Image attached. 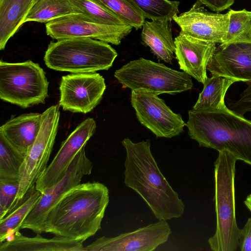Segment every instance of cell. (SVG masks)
Segmentation results:
<instances>
[{
    "mask_svg": "<svg viewBox=\"0 0 251 251\" xmlns=\"http://www.w3.org/2000/svg\"><path fill=\"white\" fill-rule=\"evenodd\" d=\"M109 190L97 182L80 183L66 192L48 214L44 231L84 242L101 228Z\"/></svg>",
    "mask_w": 251,
    "mask_h": 251,
    "instance_id": "6da1fadb",
    "label": "cell"
},
{
    "mask_svg": "<svg viewBox=\"0 0 251 251\" xmlns=\"http://www.w3.org/2000/svg\"><path fill=\"white\" fill-rule=\"evenodd\" d=\"M24 159L0 137V178L19 180Z\"/></svg>",
    "mask_w": 251,
    "mask_h": 251,
    "instance_id": "83f0119b",
    "label": "cell"
},
{
    "mask_svg": "<svg viewBox=\"0 0 251 251\" xmlns=\"http://www.w3.org/2000/svg\"><path fill=\"white\" fill-rule=\"evenodd\" d=\"M85 147L76 155L62 179L42 194L40 200L24 221L20 229H28L36 234L45 232L46 218L54 205L66 192L81 183L85 176L91 174L93 165L86 156Z\"/></svg>",
    "mask_w": 251,
    "mask_h": 251,
    "instance_id": "9c48e42d",
    "label": "cell"
},
{
    "mask_svg": "<svg viewBox=\"0 0 251 251\" xmlns=\"http://www.w3.org/2000/svg\"><path fill=\"white\" fill-rule=\"evenodd\" d=\"M41 114L30 113L9 119L0 127V137L25 157L41 126Z\"/></svg>",
    "mask_w": 251,
    "mask_h": 251,
    "instance_id": "ac0fdd59",
    "label": "cell"
},
{
    "mask_svg": "<svg viewBox=\"0 0 251 251\" xmlns=\"http://www.w3.org/2000/svg\"><path fill=\"white\" fill-rule=\"evenodd\" d=\"M212 75L251 81V58L239 43H222L216 48L207 65Z\"/></svg>",
    "mask_w": 251,
    "mask_h": 251,
    "instance_id": "e0dca14e",
    "label": "cell"
},
{
    "mask_svg": "<svg viewBox=\"0 0 251 251\" xmlns=\"http://www.w3.org/2000/svg\"><path fill=\"white\" fill-rule=\"evenodd\" d=\"M80 14L71 0H34L25 20L47 23L69 15Z\"/></svg>",
    "mask_w": 251,
    "mask_h": 251,
    "instance_id": "cb8c5ba5",
    "label": "cell"
},
{
    "mask_svg": "<svg viewBox=\"0 0 251 251\" xmlns=\"http://www.w3.org/2000/svg\"><path fill=\"white\" fill-rule=\"evenodd\" d=\"M126 151L124 182L145 201L158 220L180 217L185 205L160 171L151 151L150 140L122 141Z\"/></svg>",
    "mask_w": 251,
    "mask_h": 251,
    "instance_id": "7a4b0ae2",
    "label": "cell"
},
{
    "mask_svg": "<svg viewBox=\"0 0 251 251\" xmlns=\"http://www.w3.org/2000/svg\"><path fill=\"white\" fill-rule=\"evenodd\" d=\"M214 163V197L216 228L208 240L214 251H235L239 245L240 228L236 218L235 175L237 161L224 150Z\"/></svg>",
    "mask_w": 251,
    "mask_h": 251,
    "instance_id": "277c9868",
    "label": "cell"
},
{
    "mask_svg": "<svg viewBox=\"0 0 251 251\" xmlns=\"http://www.w3.org/2000/svg\"><path fill=\"white\" fill-rule=\"evenodd\" d=\"M244 202L247 208L251 213V193L247 196Z\"/></svg>",
    "mask_w": 251,
    "mask_h": 251,
    "instance_id": "e575fe53",
    "label": "cell"
},
{
    "mask_svg": "<svg viewBox=\"0 0 251 251\" xmlns=\"http://www.w3.org/2000/svg\"><path fill=\"white\" fill-rule=\"evenodd\" d=\"M49 82L40 66L31 60L0 61V98L24 108L45 103Z\"/></svg>",
    "mask_w": 251,
    "mask_h": 251,
    "instance_id": "52a82bcc",
    "label": "cell"
},
{
    "mask_svg": "<svg viewBox=\"0 0 251 251\" xmlns=\"http://www.w3.org/2000/svg\"><path fill=\"white\" fill-rule=\"evenodd\" d=\"M42 196L35 185L25 194L21 202L4 218L0 220V243L6 240L11 235L19 231L27 216Z\"/></svg>",
    "mask_w": 251,
    "mask_h": 251,
    "instance_id": "603a6c76",
    "label": "cell"
},
{
    "mask_svg": "<svg viewBox=\"0 0 251 251\" xmlns=\"http://www.w3.org/2000/svg\"><path fill=\"white\" fill-rule=\"evenodd\" d=\"M229 25L223 43L251 42V11L230 9Z\"/></svg>",
    "mask_w": 251,
    "mask_h": 251,
    "instance_id": "4316f807",
    "label": "cell"
},
{
    "mask_svg": "<svg viewBox=\"0 0 251 251\" xmlns=\"http://www.w3.org/2000/svg\"><path fill=\"white\" fill-rule=\"evenodd\" d=\"M19 187L18 179L0 178V220L12 210Z\"/></svg>",
    "mask_w": 251,
    "mask_h": 251,
    "instance_id": "f546056e",
    "label": "cell"
},
{
    "mask_svg": "<svg viewBox=\"0 0 251 251\" xmlns=\"http://www.w3.org/2000/svg\"><path fill=\"white\" fill-rule=\"evenodd\" d=\"M59 106V104L52 105L41 114L38 133L26 154L21 168L19 190L10 212L21 202L25 194L35 185L37 180L48 166L58 129Z\"/></svg>",
    "mask_w": 251,
    "mask_h": 251,
    "instance_id": "ba28073f",
    "label": "cell"
},
{
    "mask_svg": "<svg viewBox=\"0 0 251 251\" xmlns=\"http://www.w3.org/2000/svg\"><path fill=\"white\" fill-rule=\"evenodd\" d=\"M210 10L219 13L229 8L234 0H198Z\"/></svg>",
    "mask_w": 251,
    "mask_h": 251,
    "instance_id": "d6a6232c",
    "label": "cell"
},
{
    "mask_svg": "<svg viewBox=\"0 0 251 251\" xmlns=\"http://www.w3.org/2000/svg\"><path fill=\"white\" fill-rule=\"evenodd\" d=\"M126 25L136 29L145 21L142 15L127 0H98Z\"/></svg>",
    "mask_w": 251,
    "mask_h": 251,
    "instance_id": "f1b7e54d",
    "label": "cell"
},
{
    "mask_svg": "<svg viewBox=\"0 0 251 251\" xmlns=\"http://www.w3.org/2000/svg\"><path fill=\"white\" fill-rule=\"evenodd\" d=\"M251 58V42L238 43Z\"/></svg>",
    "mask_w": 251,
    "mask_h": 251,
    "instance_id": "836d02e7",
    "label": "cell"
},
{
    "mask_svg": "<svg viewBox=\"0 0 251 251\" xmlns=\"http://www.w3.org/2000/svg\"><path fill=\"white\" fill-rule=\"evenodd\" d=\"M245 82L247 87L240 94V98L229 105L232 108L231 110L242 116L247 112L251 111V81Z\"/></svg>",
    "mask_w": 251,
    "mask_h": 251,
    "instance_id": "4dcf8cb0",
    "label": "cell"
},
{
    "mask_svg": "<svg viewBox=\"0 0 251 251\" xmlns=\"http://www.w3.org/2000/svg\"><path fill=\"white\" fill-rule=\"evenodd\" d=\"M236 82L234 79L212 75L207 77L203 88L193 107L197 111H216L225 109V97L230 86Z\"/></svg>",
    "mask_w": 251,
    "mask_h": 251,
    "instance_id": "7402d4cb",
    "label": "cell"
},
{
    "mask_svg": "<svg viewBox=\"0 0 251 251\" xmlns=\"http://www.w3.org/2000/svg\"><path fill=\"white\" fill-rule=\"evenodd\" d=\"M189 137L199 146L218 151L226 150L251 165V121L227 107L216 111L188 112Z\"/></svg>",
    "mask_w": 251,
    "mask_h": 251,
    "instance_id": "3957f363",
    "label": "cell"
},
{
    "mask_svg": "<svg viewBox=\"0 0 251 251\" xmlns=\"http://www.w3.org/2000/svg\"><path fill=\"white\" fill-rule=\"evenodd\" d=\"M146 19L173 20L179 13V1L170 0H127Z\"/></svg>",
    "mask_w": 251,
    "mask_h": 251,
    "instance_id": "484cf974",
    "label": "cell"
},
{
    "mask_svg": "<svg viewBox=\"0 0 251 251\" xmlns=\"http://www.w3.org/2000/svg\"><path fill=\"white\" fill-rule=\"evenodd\" d=\"M96 123L92 118L81 122L62 142L51 163L37 180L35 189L42 194L60 181L79 151L94 134Z\"/></svg>",
    "mask_w": 251,
    "mask_h": 251,
    "instance_id": "4fadbf2b",
    "label": "cell"
},
{
    "mask_svg": "<svg viewBox=\"0 0 251 251\" xmlns=\"http://www.w3.org/2000/svg\"><path fill=\"white\" fill-rule=\"evenodd\" d=\"M114 76L123 88L157 95H176L193 87L191 76L143 58L131 61L116 70Z\"/></svg>",
    "mask_w": 251,
    "mask_h": 251,
    "instance_id": "8992f818",
    "label": "cell"
},
{
    "mask_svg": "<svg viewBox=\"0 0 251 251\" xmlns=\"http://www.w3.org/2000/svg\"><path fill=\"white\" fill-rule=\"evenodd\" d=\"M171 20H153L145 21L141 39L151 49L156 57L169 64L175 57V44L173 38Z\"/></svg>",
    "mask_w": 251,
    "mask_h": 251,
    "instance_id": "ffe728a7",
    "label": "cell"
},
{
    "mask_svg": "<svg viewBox=\"0 0 251 251\" xmlns=\"http://www.w3.org/2000/svg\"><path fill=\"white\" fill-rule=\"evenodd\" d=\"M83 243L56 235L46 238L36 234L29 237L18 231L0 243V251H86Z\"/></svg>",
    "mask_w": 251,
    "mask_h": 251,
    "instance_id": "d6986e66",
    "label": "cell"
},
{
    "mask_svg": "<svg viewBox=\"0 0 251 251\" xmlns=\"http://www.w3.org/2000/svg\"><path fill=\"white\" fill-rule=\"evenodd\" d=\"M80 16L92 23L106 25H128L98 0H71Z\"/></svg>",
    "mask_w": 251,
    "mask_h": 251,
    "instance_id": "d4e9b609",
    "label": "cell"
},
{
    "mask_svg": "<svg viewBox=\"0 0 251 251\" xmlns=\"http://www.w3.org/2000/svg\"><path fill=\"white\" fill-rule=\"evenodd\" d=\"M105 89L104 78L96 72L62 76L59 105L64 111L88 113L100 103Z\"/></svg>",
    "mask_w": 251,
    "mask_h": 251,
    "instance_id": "8fae6325",
    "label": "cell"
},
{
    "mask_svg": "<svg viewBox=\"0 0 251 251\" xmlns=\"http://www.w3.org/2000/svg\"><path fill=\"white\" fill-rule=\"evenodd\" d=\"M130 25H115L92 23L79 14L58 18L46 24L47 34L56 40L68 38H91L115 45L131 31Z\"/></svg>",
    "mask_w": 251,
    "mask_h": 251,
    "instance_id": "7c38bea8",
    "label": "cell"
},
{
    "mask_svg": "<svg viewBox=\"0 0 251 251\" xmlns=\"http://www.w3.org/2000/svg\"><path fill=\"white\" fill-rule=\"evenodd\" d=\"M202 5L197 0L188 11L173 17L180 28V32L206 42L224 43L229 25L228 12H210Z\"/></svg>",
    "mask_w": 251,
    "mask_h": 251,
    "instance_id": "9a60e30c",
    "label": "cell"
},
{
    "mask_svg": "<svg viewBox=\"0 0 251 251\" xmlns=\"http://www.w3.org/2000/svg\"><path fill=\"white\" fill-rule=\"evenodd\" d=\"M34 0H0V49L24 24Z\"/></svg>",
    "mask_w": 251,
    "mask_h": 251,
    "instance_id": "44dd1931",
    "label": "cell"
},
{
    "mask_svg": "<svg viewBox=\"0 0 251 251\" xmlns=\"http://www.w3.org/2000/svg\"><path fill=\"white\" fill-rule=\"evenodd\" d=\"M171 229L165 220L114 237L102 236L85 247L86 251H152L167 240Z\"/></svg>",
    "mask_w": 251,
    "mask_h": 251,
    "instance_id": "5bb4252c",
    "label": "cell"
},
{
    "mask_svg": "<svg viewBox=\"0 0 251 251\" xmlns=\"http://www.w3.org/2000/svg\"><path fill=\"white\" fill-rule=\"evenodd\" d=\"M238 247L241 251H251V217L240 228Z\"/></svg>",
    "mask_w": 251,
    "mask_h": 251,
    "instance_id": "1f68e13d",
    "label": "cell"
},
{
    "mask_svg": "<svg viewBox=\"0 0 251 251\" xmlns=\"http://www.w3.org/2000/svg\"><path fill=\"white\" fill-rule=\"evenodd\" d=\"M108 43L91 38H68L51 41L44 60L50 69L73 74L107 70L117 56Z\"/></svg>",
    "mask_w": 251,
    "mask_h": 251,
    "instance_id": "5b68a950",
    "label": "cell"
},
{
    "mask_svg": "<svg viewBox=\"0 0 251 251\" xmlns=\"http://www.w3.org/2000/svg\"><path fill=\"white\" fill-rule=\"evenodd\" d=\"M176 58L180 69L203 84L207 77V65L216 44L197 39L179 32L175 39Z\"/></svg>",
    "mask_w": 251,
    "mask_h": 251,
    "instance_id": "2e32d148",
    "label": "cell"
},
{
    "mask_svg": "<svg viewBox=\"0 0 251 251\" xmlns=\"http://www.w3.org/2000/svg\"><path fill=\"white\" fill-rule=\"evenodd\" d=\"M131 103L140 123L156 137L170 138L180 134L186 123L158 95L131 91Z\"/></svg>",
    "mask_w": 251,
    "mask_h": 251,
    "instance_id": "30bf717a",
    "label": "cell"
}]
</instances>
